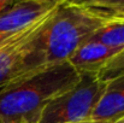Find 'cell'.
<instances>
[{
	"label": "cell",
	"mask_w": 124,
	"mask_h": 123,
	"mask_svg": "<svg viewBox=\"0 0 124 123\" xmlns=\"http://www.w3.org/2000/svg\"><path fill=\"white\" fill-rule=\"evenodd\" d=\"M78 80L69 62L45 65L16 80L0 89V123H38L47 104Z\"/></svg>",
	"instance_id": "6da1fadb"
},
{
	"label": "cell",
	"mask_w": 124,
	"mask_h": 123,
	"mask_svg": "<svg viewBox=\"0 0 124 123\" xmlns=\"http://www.w3.org/2000/svg\"><path fill=\"white\" fill-rule=\"evenodd\" d=\"M105 24L107 22L87 11L78 1L59 0L43 35L46 64L68 62Z\"/></svg>",
	"instance_id": "7a4b0ae2"
},
{
	"label": "cell",
	"mask_w": 124,
	"mask_h": 123,
	"mask_svg": "<svg viewBox=\"0 0 124 123\" xmlns=\"http://www.w3.org/2000/svg\"><path fill=\"white\" fill-rule=\"evenodd\" d=\"M54 10L0 43V89L47 65L43 35Z\"/></svg>",
	"instance_id": "3957f363"
},
{
	"label": "cell",
	"mask_w": 124,
	"mask_h": 123,
	"mask_svg": "<svg viewBox=\"0 0 124 123\" xmlns=\"http://www.w3.org/2000/svg\"><path fill=\"white\" fill-rule=\"evenodd\" d=\"M106 83L96 74H80L78 82L51 100L38 123L87 122L99 103Z\"/></svg>",
	"instance_id": "277c9868"
},
{
	"label": "cell",
	"mask_w": 124,
	"mask_h": 123,
	"mask_svg": "<svg viewBox=\"0 0 124 123\" xmlns=\"http://www.w3.org/2000/svg\"><path fill=\"white\" fill-rule=\"evenodd\" d=\"M59 0H23L12 1L0 10V43L12 38L24 28L30 27L55 8Z\"/></svg>",
	"instance_id": "5b68a950"
},
{
	"label": "cell",
	"mask_w": 124,
	"mask_h": 123,
	"mask_svg": "<svg viewBox=\"0 0 124 123\" xmlns=\"http://www.w3.org/2000/svg\"><path fill=\"white\" fill-rule=\"evenodd\" d=\"M124 117V75L106 82L90 118L83 123H115Z\"/></svg>",
	"instance_id": "8992f818"
},
{
	"label": "cell",
	"mask_w": 124,
	"mask_h": 123,
	"mask_svg": "<svg viewBox=\"0 0 124 123\" xmlns=\"http://www.w3.org/2000/svg\"><path fill=\"white\" fill-rule=\"evenodd\" d=\"M121 51V48L108 47L89 40L78 47L68 62L78 74H98L100 69Z\"/></svg>",
	"instance_id": "52a82bcc"
},
{
	"label": "cell",
	"mask_w": 124,
	"mask_h": 123,
	"mask_svg": "<svg viewBox=\"0 0 124 123\" xmlns=\"http://www.w3.org/2000/svg\"><path fill=\"white\" fill-rule=\"evenodd\" d=\"M78 2L107 23L124 22V0H82Z\"/></svg>",
	"instance_id": "ba28073f"
},
{
	"label": "cell",
	"mask_w": 124,
	"mask_h": 123,
	"mask_svg": "<svg viewBox=\"0 0 124 123\" xmlns=\"http://www.w3.org/2000/svg\"><path fill=\"white\" fill-rule=\"evenodd\" d=\"M90 40L106 45L108 47L124 49V22L105 24L92 36Z\"/></svg>",
	"instance_id": "9c48e42d"
},
{
	"label": "cell",
	"mask_w": 124,
	"mask_h": 123,
	"mask_svg": "<svg viewBox=\"0 0 124 123\" xmlns=\"http://www.w3.org/2000/svg\"><path fill=\"white\" fill-rule=\"evenodd\" d=\"M98 79L102 82H108L124 75V49L111 58L96 74Z\"/></svg>",
	"instance_id": "30bf717a"
},
{
	"label": "cell",
	"mask_w": 124,
	"mask_h": 123,
	"mask_svg": "<svg viewBox=\"0 0 124 123\" xmlns=\"http://www.w3.org/2000/svg\"><path fill=\"white\" fill-rule=\"evenodd\" d=\"M115 123H124V117H122L121 120H118V121H116Z\"/></svg>",
	"instance_id": "8fae6325"
}]
</instances>
